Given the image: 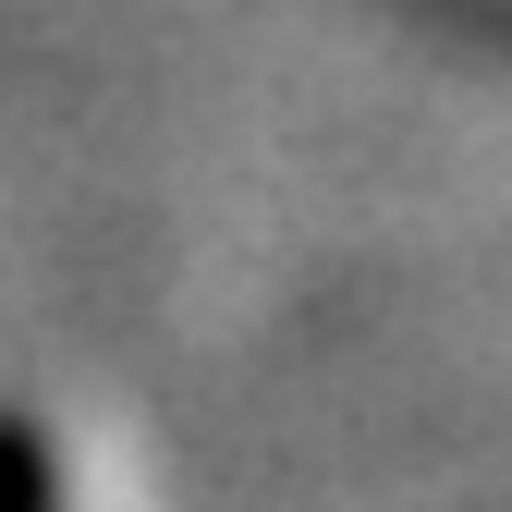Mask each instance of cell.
<instances>
[{
    "label": "cell",
    "mask_w": 512,
    "mask_h": 512,
    "mask_svg": "<svg viewBox=\"0 0 512 512\" xmlns=\"http://www.w3.org/2000/svg\"><path fill=\"white\" fill-rule=\"evenodd\" d=\"M0 512H74L61 500V452L37 439V415L0 403Z\"/></svg>",
    "instance_id": "6da1fadb"
}]
</instances>
